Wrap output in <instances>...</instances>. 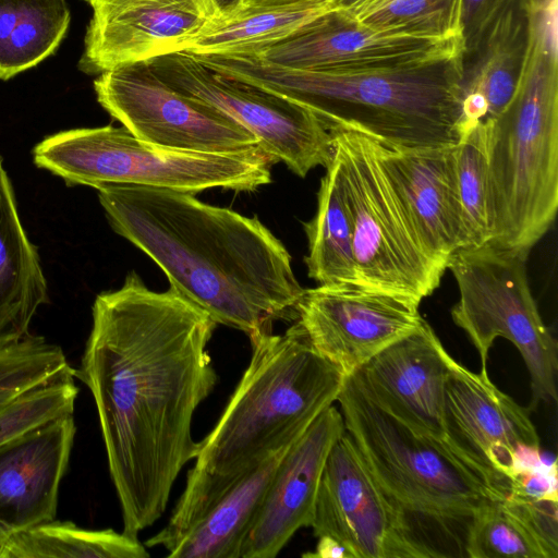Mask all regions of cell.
Segmentation results:
<instances>
[{
  "label": "cell",
  "mask_w": 558,
  "mask_h": 558,
  "mask_svg": "<svg viewBox=\"0 0 558 558\" xmlns=\"http://www.w3.org/2000/svg\"><path fill=\"white\" fill-rule=\"evenodd\" d=\"M418 306L409 298L345 282L304 289L295 311L315 350L349 376L416 330L424 319Z\"/></svg>",
  "instance_id": "5bb4252c"
},
{
  "label": "cell",
  "mask_w": 558,
  "mask_h": 558,
  "mask_svg": "<svg viewBox=\"0 0 558 558\" xmlns=\"http://www.w3.org/2000/svg\"><path fill=\"white\" fill-rule=\"evenodd\" d=\"M356 19L383 31L462 37V0H389Z\"/></svg>",
  "instance_id": "4dcf8cb0"
},
{
  "label": "cell",
  "mask_w": 558,
  "mask_h": 558,
  "mask_svg": "<svg viewBox=\"0 0 558 558\" xmlns=\"http://www.w3.org/2000/svg\"><path fill=\"white\" fill-rule=\"evenodd\" d=\"M341 412L329 405L287 450L243 543L240 558H275L312 525L326 459L343 434Z\"/></svg>",
  "instance_id": "ffe728a7"
},
{
  "label": "cell",
  "mask_w": 558,
  "mask_h": 558,
  "mask_svg": "<svg viewBox=\"0 0 558 558\" xmlns=\"http://www.w3.org/2000/svg\"><path fill=\"white\" fill-rule=\"evenodd\" d=\"M337 165L353 226L357 284L421 302L444 270L422 250L378 157L376 142L351 128H332Z\"/></svg>",
  "instance_id": "9c48e42d"
},
{
  "label": "cell",
  "mask_w": 558,
  "mask_h": 558,
  "mask_svg": "<svg viewBox=\"0 0 558 558\" xmlns=\"http://www.w3.org/2000/svg\"><path fill=\"white\" fill-rule=\"evenodd\" d=\"M527 257V253L487 242L458 250L447 269L459 290L451 318L478 352L480 372L488 374V353L496 338L509 340L530 374L527 410L532 412L541 402L557 400L558 343L532 294Z\"/></svg>",
  "instance_id": "ba28073f"
},
{
  "label": "cell",
  "mask_w": 558,
  "mask_h": 558,
  "mask_svg": "<svg viewBox=\"0 0 558 558\" xmlns=\"http://www.w3.org/2000/svg\"><path fill=\"white\" fill-rule=\"evenodd\" d=\"M389 0H332L333 7L342 9L353 16L357 17L361 14L377 8Z\"/></svg>",
  "instance_id": "d590c367"
},
{
  "label": "cell",
  "mask_w": 558,
  "mask_h": 558,
  "mask_svg": "<svg viewBox=\"0 0 558 558\" xmlns=\"http://www.w3.org/2000/svg\"><path fill=\"white\" fill-rule=\"evenodd\" d=\"M215 20H229L244 9L245 0H207Z\"/></svg>",
  "instance_id": "e575fe53"
},
{
  "label": "cell",
  "mask_w": 558,
  "mask_h": 558,
  "mask_svg": "<svg viewBox=\"0 0 558 558\" xmlns=\"http://www.w3.org/2000/svg\"><path fill=\"white\" fill-rule=\"evenodd\" d=\"M252 359L195 464L232 476L299 439L331 405L345 376L294 322L283 333L250 338Z\"/></svg>",
  "instance_id": "8992f818"
},
{
  "label": "cell",
  "mask_w": 558,
  "mask_h": 558,
  "mask_svg": "<svg viewBox=\"0 0 558 558\" xmlns=\"http://www.w3.org/2000/svg\"><path fill=\"white\" fill-rule=\"evenodd\" d=\"M532 0H462L463 49L472 47L481 34L506 9Z\"/></svg>",
  "instance_id": "d6a6232c"
},
{
  "label": "cell",
  "mask_w": 558,
  "mask_h": 558,
  "mask_svg": "<svg viewBox=\"0 0 558 558\" xmlns=\"http://www.w3.org/2000/svg\"><path fill=\"white\" fill-rule=\"evenodd\" d=\"M169 86L220 110L250 131L259 146L304 178L332 156V134L310 109L221 75L186 51L147 61Z\"/></svg>",
  "instance_id": "30bf717a"
},
{
  "label": "cell",
  "mask_w": 558,
  "mask_h": 558,
  "mask_svg": "<svg viewBox=\"0 0 558 558\" xmlns=\"http://www.w3.org/2000/svg\"><path fill=\"white\" fill-rule=\"evenodd\" d=\"M71 369L62 349L41 336L28 333L0 348V411Z\"/></svg>",
  "instance_id": "f546056e"
},
{
  "label": "cell",
  "mask_w": 558,
  "mask_h": 558,
  "mask_svg": "<svg viewBox=\"0 0 558 558\" xmlns=\"http://www.w3.org/2000/svg\"><path fill=\"white\" fill-rule=\"evenodd\" d=\"M332 0L243 10L229 20H215L185 50L197 56H254L305 28L333 9Z\"/></svg>",
  "instance_id": "d4e9b609"
},
{
  "label": "cell",
  "mask_w": 558,
  "mask_h": 558,
  "mask_svg": "<svg viewBox=\"0 0 558 558\" xmlns=\"http://www.w3.org/2000/svg\"><path fill=\"white\" fill-rule=\"evenodd\" d=\"M448 355L432 326L420 327L352 374L366 395L413 432L447 442Z\"/></svg>",
  "instance_id": "ac0fdd59"
},
{
  "label": "cell",
  "mask_w": 558,
  "mask_h": 558,
  "mask_svg": "<svg viewBox=\"0 0 558 558\" xmlns=\"http://www.w3.org/2000/svg\"><path fill=\"white\" fill-rule=\"evenodd\" d=\"M303 227L308 242L304 258L308 277L319 284H357L352 218L332 156L320 180L315 216Z\"/></svg>",
  "instance_id": "484cf974"
},
{
  "label": "cell",
  "mask_w": 558,
  "mask_h": 558,
  "mask_svg": "<svg viewBox=\"0 0 558 558\" xmlns=\"http://www.w3.org/2000/svg\"><path fill=\"white\" fill-rule=\"evenodd\" d=\"M315 0H245L243 10L282 7L300 2H308ZM240 14V13H239Z\"/></svg>",
  "instance_id": "8d00e7d4"
},
{
  "label": "cell",
  "mask_w": 558,
  "mask_h": 558,
  "mask_svg": "<svg viewBox=\"0 0 558 558\" xmlns=\"http://www.w3.org/2000/svg\"><path fill=\"white\" fill-rule=\"evenodd\" d=\"M484 125L489 243L530 254L558 209L557 3L532 8L517 89L502 112Z\"/></svg>",
  "instance_id": "5b68a950"
},
{
  "label": "cell",
  "mask_w": 558,
  "mask_h": 558,
  "mask_svg": "<svg viewBox=\"0 0 558 558\" xmlns=\"http://www.w3.org/2000/svg\"><path fill=\"white\" fill-rule=\"evenodd\" d=\"M71 21L65 0H0V80L52 54Z\"/></svg>",
  "instance_id": "4316f807"
},
{
  "label": "cell",
  "mask_w": 558,
  "mask_h": 558,
  "mask_svg": "<svg viewBox=\"0 0 558 558\" xmlns=\"http://www.w3.org/2000/svg\"><path fill=\"white\" fill-rule=\"evenodd\" d=\"M527 408L448 355L445 389L447 442L509 493V478L542 461L541 440ZM507 496V495H506Z\"/></svg>",
  "instance_id": "4fadbf2b"
},
{
  "label": "cell",
  "mask_w": 558,
  "mask_h": 558,
  "mask_svg": "<svg viewBox=\"0 0 558 558\" xmlns=\"http://www.w3.org/2000/svg\"><path fill=\"white\" fill-rule=\"evenodd\" d=\"M337 401L412 558H468L476 511L507 493L448 442L384 411L353 375L345 376Z\"/></svg>",
  "instance_id": "277c9868"
},
{
  "label": "cell",
  "mask_w": 558,
  "mask_h": 558,
  "mask_svg": "<svg viewBox=\"0 0 558 558\" xmlns=\"http://www.w3.org/2000/svg\"><path fill=\"white\" fill-rule=\"evenodd\" d=\"M311 527L315 537L328 535L339 542L351 558H412L387 500L345 429L326 459Z\"/></svg>",
  "instance_id": "e0dca14e"
},
{
  "label": "cell",
  "mask_w": 558,
  "mask_h": 558,
  "mask_svg": "<svg viewBox=\"0 0 558 558\" xmlns=\"http://www.w3.org/2000/svg\"><path fill=\"white\" fill-rule=\"evenodd\" d=\"M531 13L529 1L509 7L463 49L461 137L477 123L495 119L511 100L526 57Z\"/></svg>",
  "instance_id": "7402d4cb"
},
{
  "label": "cell",
  "mask_w": 558,
  "mask_h": 558,
  "mask_svg": "<svg viewBox=\"0 0 558 558\" xmlns=\"http://www.w3.org/2000/svg\"><path fill=\"white\" fill-rule=\"evenodd\" d=\"M75 369L36 387L0 411V444L50 420L73 414L78 388Z\"/></svg>",
  "instance_id": "1f68e13d"
},
{
  "label": "cell",
  "mask_w": 558,
  "mask_h": 558,
  "mask_svg": "<svg viewBox=\"0 0 558 558\" xmlns=\"http://www.w3.org/2000/svg\"><path fill=\"white\" fill-rule=\"evenodd\" d=\"M318 538L314 553L303 554V557L313 558H351L347 549L335 538L322 535Z\"/></svg>",
  "instance_id": "836d02e7"
},
{
  "label": "cell",
  "mask_w": 558,
  "mask_h": 558,
  "mask_svg": "<svg viewBox=\"0 0 558 558\" xmlns=\"http://www.w3.org/2000/svg\"><path fill=\"white\" fill-rule=\"evenodd\" d=\"M137 535L112 529L87 530L54 519L0 543V558H147Z\"/></svg>",
  "instance_id": "83f0119b"
},
{
  "label": "cell",
  "mask_w": 558,
  "mask_h": 558,
  "mask_svg": "<svg viewBox=\"0 0 558 558\" xmlns=\"http://www.w3.org/2000/svg\"><path fill=\"white\" fill-rule=\"evenodd\" d=\"M462 37H430L373 28L338 8L290 38L252 56L301 70L363 71L463 50Z\"/></svg>",
  "instance_id": "2e32d148"
},
{
  "label": "cell",
  "mask_w": 558,
  "mask_h": 558,
  "mask_svg": "<svg viewBox=\"0 0 558 558\" xmlns=\"http://www.w3.org/2000/svg\"><path fill=\"white\" fill-rule=\"evenodd\" d=\"M99 105L137 138L184 151L228 154L259 146L245 128L220 110L163 82L147 61L98 75Z\"/></svg>",
  "instance_id": "8fae6325"
},
{
  "label": "cell",
  "mask_w": 558,
  "mask_h": 558,
  "mask_svg": "<svg viewBox=\"0 0 558 558\" xmlns=\"http://www.w3.org/2000/svg\"><path fill=\"white\" fill-rule=\"evenodd\" d=\"M112 229L150 257L170 287L248 339L296 319L304 291L284 245L254 217L165 187L97 189Z\"/></svg>",
  "instance_id": "7a4b0ae2"
},
{
  "label": "cell",
  "mask_w": 558,
  "mask_h": 558,
  "mask_svg": "<svg viewBox=\"0 0 558 558\" xmlns=\"http://www.w3.org/2000/svg\"><path fill=\"white\" fill-rule=\"evenodd\" d=\"M456 162L463 248L481 246L489 242L492 234L484 122L474 125L460 138Z\"/></svg>",
  "instance_id": "f1b7e54d"
},
{
  "label": "cell",
  "mask_w": 558,
  "mask_h": 558,
  "mask_svg": "<svg viewBox=\"0 0 558 558\" xmlns=\"http://www.w3.org/2000/svg\"><path fill=\"white\" fill-rule=\"evenodd\" d=\"M37 167L69 185L109 184L165 187L195 194L209 189L251 192L271 181L278 162L260 146L228 153H196L144 142L124 126L68 130L43 140L33 150Z\"/></svg>",
  "instance_id": "52a82bcc"
},
{
  "label": "cell",
  "mask_w": 558,
  "mask_h": 558,
  "mask_svg": "<svg viewBox=\"0 0 558 558\" xmlns=\"http://www.w3.org/2000/svg\"><path fill=\"white\" fill-rule=\"evenodd\" d=\"M375 142L383 168L422 250L445 271L450 257L463 248L457 189L458 144L390 147Z\"/></svg>",
  "instance_id": "d6986e66"
},
{
  "label": "cell",
  "mask_w": 558,
  "mask_h": 558,
  "mask_svg": "<svg viewBox=\"0 0 558 558\" xmlns=\"http://www.w3.org/2000/svg\"><path fill=\"white\" fill-rule=\"evenodd\" d=\"M75 377L97 409L123 532L137 535L165 513L173 484L195 460L198 405L218 376L207 347L217 323L173 288L157 292L131 271L98 294Z\"/></svg>",
  "instance_id": "6da1fadb"
},
{
  "label": "cell",
  "mask_w": 558,
  "mask_h": 558,
  "mask_svg": "<svg viewBox=\"0 0 558 558\" xmlns=\"http://www.w3.org/2000/svg\"><path fill=\"white\" fill-rule=\"evenodd\" d=\"M292 444L232 476L191 468L168 523L144 545L161 546L170 558H240L270 482Z\"/></svg>",
  "instance_id": "7c38bea8"
},
{
  "label": "cell",
  "mask_w": 558,
  "mask_h": 558,
  "mask_svg": "<svg viewBox=\"0 0 558 558\" xmlns=\"http://www.w3.org/2000/svg\"><path fill=\"white\" fill-rule=\"evenodd\" d=\"M558 500L494 499L475 513L468 558H557Z\"/></svg>",
  "instance_id": "cb8c5ba5"
},
{
  "label": "cell",
  "mask_w": 558,
  "mask_h": 558,
  "mask_svg": "<svg viewBox=\"0 0 558 558\" xmlns=\"http://www.w3.org/2000/svg\"><path fill=\"white\" fill-rule=\"evenodd\" d=\"M47 301L39 256L21 223L0 157V348L28 335L33 317Z\"/></svg>",
  "instance_id": "603a6c76"
},
{
  "label": "cell",
  "mask_w": 558,
  "mask_h": 558,
  "mask_svg": "<svg viewBox=\"0 0 558 558\" xmlns=\"http://www.w3.org/2000/svg\"><path fill=\"white\" fill-rule=\"evenodd\" d=\"M462 52L363 71L279 66L252 56H196L210 70L313 111L328 129L359 130L390 147L457 145Z\"/></svg>",
  "instance_id": "3957f363"
},
{
  "label": "cell",
  "mask_w": 558,
  "mask_h": 558,
  "mask_svg": "<svg viewBox=\"0 0 558 558\" xmlns=\"http://www.w3.org/2000/svg\"><path fill=\"white\" fill-rule=\"evenodd\" d=\"M86 2L92 17L77 66L88 75L185 51L214 19L207 0Z\"/></svg>",
  "instance_id": "9a60e30c"
},
{
  "label": "cell",
  "mask_w": 558,
  "mask_h": 558,
  "mask_svg": "<svg viewBox=\"0 0 558 558\" xmlns=\"http://www.w3.org/2000/svg\"><path fill=\"white\" fill-rule=\"evenodd\" d=\"M75 433L66 414L0 444V543L56 518Z\"/></svg>",
  "instance_id": "44dd1931"
}]
</instances>
